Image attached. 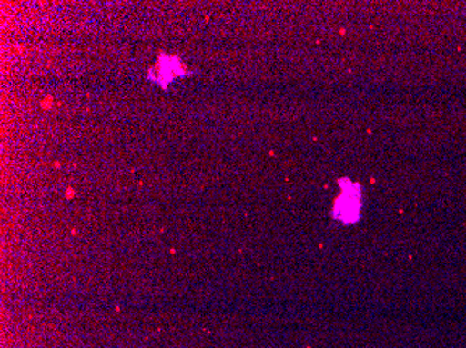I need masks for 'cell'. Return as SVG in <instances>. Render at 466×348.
<instances>
[{
    "instance_id": "6da1fadb",
    "label": "cell",
    "mask_w": 466,
    "mask_h": 348,
    "mask_svg": "<svg viewBox=\"0 0 466 348\" xmlns=\"http://www.w3.org/2000/svg\"><path fill=\"white\" fill-rule=\"evenodd\" d=\"M338 184L341 188V193L334 201L332 217L344 224H358L362 214V187L348 177L339 179Z\"/></svg>"
}]
</instances>
